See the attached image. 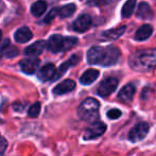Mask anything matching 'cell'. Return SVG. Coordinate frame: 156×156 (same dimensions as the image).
I'll use <instances>...</instances> for the list:
<instances>
[{"label":"cell","mask_w":156,"mask_h":156,"mask_svg":"<svg viewBox=\"0 0 156 156\" xmlns=\"http://www.w3.org/2000/svg\"><path fill=\"white\" fill-rule=\"evenodd\" d=\"M153 33V28L150 25H144L139 28L135 33V38L137 41H146L149 37L152 35Z\"/></svg>","instance_id":"d6986e66"},{"label":"cell","mask_w":156,"mask_h":156,"mask_svg":"<svg viewBox=\"0 0 156 156\" xmlns=\"http://www.w3.org/2000/svg\"><path fill=\"white\" fill-rule=\"evenodd\" d=\"M120 116H121V112L117 108L111 109V111L107 112V117H108L109 119H118Z\"/></svg>","instance_id":"4316f807"},{"label":"cell","mask_w":156,"mask_h":156,"mask_svg":"<svg viewBox=\"0 0 156 156\" xmlns=\"http://www.w3.org/2000/svg\"><path fill=\"white\" fill-rule=\"evenodd\" d=\"M1 37H2V33H1V31H0V39H1Z\"/></svg>","instance_id":"f546056e"},{"label":"cell","mask_w":156,"mask_h":156,"mask_svg":"<svg viewBox=\"0 0 156 156\" xmlns=\"http://www.w3.org/2000/svg\"><path fill=\"white\" fill-rule=\"evenodd\" d=\"M58 15V9H56V8H54V9H52L51 11L49 12V14L46 16V18H45V23H51L52 20H53L54 18H55L56 16Z\"/></svg>","instance_id":"484cf974"},{"label":"cell","mask_w":156,"mask_h":156,"mask_svg":"<svg viewBox=\"0 0 156 156\" xmlns=\"http://www.w3.org/2000/svg\"><path fill=\"white\" fill-rule=\"evenodd\" d=\"M33 37V33L27 27H21L15 32L14 38L17 43H27Z\"/></svg>","instance_id":"9a60e30c"},{"label":"cell","mask_w":156,"mask_h":156,"mask_svg":"<svg viewBox=\"0 0 156 156\" xmlns=\"http://www.w3.org/2000/svg\"><path fill=\"white\" fill-rule=\"evenodd\" d=\"M98 76H99L98 70L88 69L82 74V76L80 78V82L82 83L83 85H90L98 79Z\"/></svg>","instance_id":"2e32d148"},{"label":"cell","mask_w":156,"mask_h":156,"mask_svg":"<svg viewBox=\"0 0 156 156\" xmlns=\"http://www.w3.org/2000/svg\"><path fill=\"white\" fill-rule=\"evenodd\" d=\"M20 68L25 73L32 74L37 70L39 66V60L38 58H26L20 62Z\"/></svg>","instance_id":"8fae6325"},{"label":"cell","mask_w":156,"mask_h":156,"mask_svg":"<svg viewBox=\"0 0 156 156\" xmlns=\"http://www.w3.org/2000/svg\"><path fill=\"white\" fill-rule=\"evenodd\" d=\"M111 0H89V3L93 4V5H103V4H106Z\"/></svg>","instance_id":"f1b7e54d"},{"label":"cell","mask_w":156,"mask_h":156,"mask_svg":"<svg viewBox=\"0 0 156 156\" xmlns=\"http://www.w3.org/2000/svg\"><path fill=\"white\" fill-rule=\"evenodd\" d=\"M105 131H106V125L101 121H96L89 127H87V129L85 131L84 134V139H96V138L100 137L101 135H103Z\"/></svg>","instance_id":"8992f818"},{"label":"cell","mask_w":156,"mask_h":156,"mask_svg":"<svg viewBox=\"0 0 156 156\" xmlns=\"http://www.w3.org/2000/svg\"><path fill=\"white\" fill-rule=\"evenodd\" d=\"M64 44L65 38L61 35H52L47 43V48L52 53H58L60 51H64Z\"/></svg>","instance_id":"ba28073f"},{"label":"cell","mask_w":156,"mask_h":156,"mask_svg":"<svg viewBox=\"0 0 156 156\" xmlns=\"http://www.w3.org/2000/svg\"><path fill=\"white\" fill-rule=\"evenodd\" d=\"M79 60H80V58H79L78 55H72L71 58H70L69 60L67 61V62H65L64 64H62V65H61V67L58 68V70L56 71V76H55V78H54V80L61 78V76H62L63 74L65 73L66 71H67L68 68H70V67H72V66L76 65L78 62H79Z\"/></svg>","instance_id":"e0dca14e"},{"label":"cell","mask_w":156,"mask_h":156,"mask_svg":"<svg viewBox=\"0 0 156 156\" xmlns=\"http://www.w3.org/2000/svg\"><path fill=\"white\" fill-rule=\"evenodd\" d=\"M76 43H78V39L76 37H66L65 44H64V51L71 49L72 47L76 45Z\"/></svg>","instance_id":"d4e9b609"},{"label":"cell","mask_w":156,"mask_h":156,"mask_svg":"<svg viewBox=\"0 0 156 156\" xmlns=\"http://www.w3.org/2000/svg\"><path fill=\"white\" fill-rule=\"evenodd\" d=\"M138 18L140 19H152L154 17V13H153L151 6L149 5L146 2H141L139 3L137 9V12H136Z\"/></svg>","instance_id":"5bb4252c"},{"label":"cell","mask_w":156,"mask_h":156,"mask_svg":"<svg viewBox=\"0 0 156 156\" xmlns=\"http://www.w3.org/2000/svg\"><path fill=\"white\" fill-rule=\"evenodd\" d=\"M91 23H93L91 17L87 14H83L76 19V21H74L73 25H72V28H73V30L76 32L82 33V32L87 31V30L90 28Z\"/></svg>","instance_id":"52a82bcc"},{"label":"cell","mask_w":156,"mask_h":156,"mask_svg":"<svg viewBox=\"0 0 156 156\" xmlns=\"http://www.w3.org/2000/svg\"><path fill=\"white\" fill-rule=\"evenodd\" d=\"M74 88H76V82H74L73 80H65V81H63L62 83H60L58 86L54 87L53 94H58V96H60V94H65L67 93L72 91Z\"/></svg>","instance_id":"7c38bea8"},{"label":"cell","mask_w":156,"mask_h":156,"mask_svg":"<svg viewBox=\"0 0 156 156\" xmlns=\"http://www.w3.org/2000/svg\"><path fill=\"white\" fill-rule=\"evenodd\" d=\"M136 2H137V0H126V2L122 6L121 11V15L123 18H129L133 14L134 10L136 8Z\"/></svg>","instance_id":"44dd1931"},{"label":"cell","mask_w":156,"mask_h":156,"mask_svg":"<svg viewBox=\"0 0 156 156\" xmlns=\"http://www.w3.org/2000/svg\"><path fill=\"white\" fill-rule=\"evenodd\" d=\"M46 47H47V44H46L45 41H35L34 44H32L28 48H26L25 54L28 56H31V58H33V56H38L45 50Z\"/></svg>","instance_id":"30bf717a"},{"label":"cell","mask_w":156,"mask_h":156,"mask_svg":"<svg viewBox=\"0 0 156 156\" xmlns=\"http://www.w3.org/2000/svg\"><path fill=\"white\" fill-rule=\"evenodd\" d=\"M76 5L72 3L66 4V5L62 6L61 9H58V15H60L62 18H67L70 17L74 12H76Z\"/></svg>","instance_id":"7402d4cb"},{"label":"cell","mask_w":156,"mask_h":156,"mask_svg":"<svg viewBox=\"0 0 156 156\" xmlns=\"http://www.w3.org/2000/svg\"><path fill=\"white\" fill-rule=\"evenodd\" d=\"M6 147H8V142H6V140L4 139L3 137H2L1 135H0V156L3 155L4 151H5Z\"/></svg>","instance_id":"83f0119b"},{"label":"cell","mask_w":156,"mask_h":156,"mask_svg":"<svg viewBox=\"0 0 156 156\" xmlns=\"http://www.w3.org/2000/svg\"><path fill=\"white\" fill-rule=\"evenodd\" d=\"M125 29L126 27L125 26H120L118 28H115V29H111L107 30V31L103 32V37L105 39H108V41H115V39L119 38L122 34L125 32Z\"/></svg>","instance_id":"ac0fdd59"},{"label":"cell","mask_w":156,"mask_h":156,"mask_svg":"<svg viewBox=\"0 0 156 156\" xmlns=\"http://www.w3.org/2000/svg\"><path fill=\"white\" fill-rule=\"evenodd\" d=\"M2 54H3V56H5V58H15V56L18 55V50H17V48H15V47L8 46V47H5L3 49Z\"/></svg>","instance_id":"cb8c5ba5"},{"label":"cell","mask_w":156,"mask_h":156,"mask_svg":"<svg viewBox=\"0 0 156 156\" xmlns=\"http://www.w3.org/2000/svg\"><path fill=\"white\" fill-rule=\"evenodd\" d=\"M100 103L94 98H87L80 104L78 115L84 121H94L98 117Z\"/></svg>","instance_id":"3957f363"},{"label":"cell","mask_w":156,"mask_h":156,"mask_svg":"<svg viewBox=\"0 0 156 156\" xmlns=\"http://www.w3.org/2000/svg\"><path fill=\"white\" fill-rule=\"evenodd\" d=\"M149 133V124L147 122H139L129 133V139L132 142H138L142 140Z\"/></svg>","instance_id":"5b68a950"},{"label":"cell","mask_w":156,"mask_h":156,"mask_svg":"<svg viewBox=\"0 0 156 156\" xmlns=\"http://www.w3.org/2000/svg\"><path fill=\"white\" fill-rule=\"evenodd\" d=\"M41 105L39 102H35L34 104H32L31 106L29 107V109H28V115H29V117H37V116L39 115V113H41Z\"/></svg>","instance_id":"603a6c76"},{"label":"cell","mask_w":156,"mask_h":156,"mask_svg":"<svg viewBox=\"0 0 156 156\" xmlns=\"http://www.w3.org/2000/svg\"><path fill=\"white\" fill-rule=\"evenodd\" d=\"M129 66L136 71L146 72L156 66V49L136 51L129 58Z\"/></svg>","instance_id":"7a4b0ae2"},{"label":"cell","mask_w":156,"mask_h":156,"mask_svg":"<svg viewBox=\"0 0 156 156\" xmlns=\"http://www.w3.org/2000/svg\"><path fill=\"white\" fill-rule=\"evenodd\" d=\"M136 93V88L133 84H127L124 87H122L121 90L118 94V98L123 102H131L134 94Z\"/></svg>","instance_id":"4fadbf2b"},{"label":"cell","mask_w":156,"mask_h":156,"mask_svg":"<svg viewBox=\"0 0 156 156\" xmlns=\"http://www.w3.org/2000/svg\"><path fill=\"white\" fill-rule=\"evenodd\" d=\"M56 76V68L53 64H47L41 68L38 72V79L43 82L49 80H54Z\"/></svg>","instance_id":"9c48e42d"},{"label":"cell","mask_w":156,"mask_h":156,"mask_svg":"<svg viewBox=\"0 0 156 156\" xmlns=\"http://www.w3.org/2000/svg\"><path fill=\"white\" fill-rule=\"evenodd\" d=\"M118 86V80L116 78H106L100 83L97 93L100 97H108L116 90Z\"/></svg>","instance_id":"277c9868"},{"label":"cell","mask_w":156,"mask_h":156,"mask_svg":"<svg viewBox=\"0 0 156 156\" xmlns=\"http://www.w3.org/2000/svg\"><path fill=\"white\" fill-rule=\"evenodd\" d=\"M120 58V51L115 46H94L87 52V61L91 65L112 66Z\"/></svg>","instance_id":"6da1fadb"},{"label":"cell","mask_w":156,"mask_h":156,"mask_svg":"<svg viewBox=\"0 0 156 156\" xmlns=\"http://www.w3.org/2000/svg\"><path fill=\"white\" fill-rule=\"evenodd\" d=\"M47 10V3L43 0H38L31 6V13L35 17H39Z\"/></svg>","instance_id":"ffe728a7"}]
</instances>
